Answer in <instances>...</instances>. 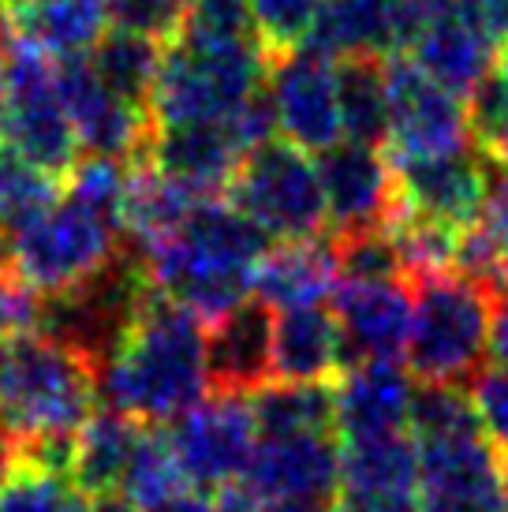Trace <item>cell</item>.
Instances as JSON below:
<instances>
[{
	"instance_id": "cell-1",
	"label": "cell",
	"mask_w": 508,
	"mask_h": 512,
	"mask_svg": "<svg viewBox=\"0 0 508 512\" xmlns=\"http://www.w3.org/2000/svg\"><path fill=\"white\" fill-rule=\"evenodd\" d=\"M94 374L105 408L139 423H172L210 389L206 326L195 311L154 292L124 344Z\"/></svg>"
},
{
	"instance_id": "cell-2",
	"label": "cell",
	"mask_w": 508,
	"mask_h": 512,
	"mask_svg": "<svg viewBox=\"0 0 508 512\" xmlns=\"http://www.w3.org/2000/svg\"><path fill=\"white\" fill-rule=\"evenodd\" d=\"M266 240L236 202L210 195L172 236L139 258L161 296L213 322L254 296V273L269 251Z\"/></svg>"
},
{
	"instance_id": "cell-3",
	"label": "cell",
	"mask_w": 508,
	"mask_h": 512,
	"mask_svg": "<svg viewBox=\"0 0 508 512\" xmlns=\"http://www.w3.org/2000/svg\"><path fill=\"white\" fill-rule=\"evenodd\" d=\"M266 75L269 53L254 34H225L187 23L165 45L150 94V124L180 128L228 120L266 90Z\"/></svg>"
},
{
	"instance_id": "cell-4",
	"label": "cell",
	"mask_w": 508,
	"mask_h": 512,
	"mask_svg": "<svg viewBox=\"0 0 508 512\" xmlns=\"http://www.w3.org/2000/svg\"><path fill=\"white\" fill-rule=\"evenodd\" d=\"M494 292L460 270L415 277L408 367L419 382L471 385L490 352Z\"/></svg>"
},
{
	"instance_id": "cell-5",
	"label": "cell",
	"mask_w": 508,
	"mask_h": 512,
	"mask_svg": "<svg viewBox=\"0 0 508 512\" xmlns=\"http://www.w3.org/2000/svg\"><path fill=\"white\" fill-rule=\"evenodd\" d=\"M98 374L42 333L0 348V415L15 441L75 434L98 412Z\"/></svg>"
},
{
	"instance_id": "cell-6",
	"label": "cell",
	"mask_w": 508,
	"mask_h": 512,
	"mask_svg": "<svg viewBox=\"0 0 508 512\" xmlns=\"http://www.w3.org/2000/svg\"><path fill=\"white\" fill-rule=\"evenodd\" d=\"M154 292L139 251L124 247L94 277L45 299L38 333L98 370L124 344Z\"/></svg>"
},
{
	"instance_id": "cell-7",
	"label": "cell",
	"mask_w": 508,
	"mask_h": 512,
	"mask_svg": "<svg viewBox=\"0 0 508 512\" xmlns=\"http://www.w3.org/2000/svg\"><path fill=\"white\" fill-rule=\"evenodd\" d=\"M0 68H4V143L15 154L53 172L57 180L79 161V139L57 83V60L15 38L0 23Z\"/></svg>"
},
{
	"instance_id": "cell-8",
	"label": "cell",
	"mask_w": 508,
	"mask_h": 512,
	"mask_svg": "<svg viewBox=\"0 0 508 512\" xmlns=\"http://www.w3.org/2000/svg\"><path fill=\"white\" fill-rule=\"evenodd\" d=\"M232 202L269 240H311L329 225L318 161L288 139L258 146L232 180Z\"/></svg>"
},
{
	"instance_id": "cell-9",
	"label": "cell",
	"mask_w": 508,
	"mask_h": 512,
	"mask_svg": "<svg viewBox=\"0 0 508 512\" xmlns=\"http://www.w3.org/2000/svg\"><path fill=\"white\" fill-rule=\"evenodd\" d=\"M120 251V228L79 202L57 199L12 236V270L34 292L57 296L94 277Z\"/></svg>"
},
{
	"instance_id": "cell-10",
	"label": "cell",
	"mask_w": 508,
	"mask_h": 512,
	"mask_svg": "<svg viewBox=\"0 0 508 512\" xmlns=\"http://www.w3.org/2000/svg\"><path fill=\"white\" fill-rule=\"evenodd\" d=\"M389 86V150L393 161L441 157L471 146V113L460 94L441 86L408 57L393 53L385 60Z\"/></svg>"
},
{
	"instance_id": "cell-11",
	"label": "cell",
	"mask_w": 508,
	"mask_h": 512,
	"mask_svg": "<svg viewBox=\"0 0 508 512\" xmlns=\"http://www.w3.org/2000/svg\"><path fill=\"white\" fill-rule=\"evenodd\" d=\"M169 441L187 483L198 490H225L243 479L258 445L251 400L240 393H206L191 412L172 419Z\"/></svg>"
},
{
	"instance_id": "cell-12",
	"label": "cell",
	"mask_w": 508,
	"mask_h": 512,
	"mask_svg": "<svg viewBox=\"0 0 508 512\" xmlns=\"http://www.w3.org/2000/svg\"><path fill=\"white\" fill-rule=\"evenodd\" d=\"M266 94L277 116V131L292 146L307 154H325L344 143L337 60H329L311 45L269 57Z\"/></svg>"
},
{
	"instance_id": "cell-13",
	"label": "cell",
	"mask_w": 508,
	"mask_h": 512,
	"mask_svg": "<svg viewBox=\"0 0 508 512\" xmlns=\"http://www.w3.org/2000/svg\"><path fill=\"white\" fill-rule=\"evenodd\" d=\"M423 512H505V456L482 430L419 441Z\"/></svg>"
},
{
	"instance_id": "cell-14",
	"label": "cell",
	"mask_w": 508,
	"mask_h": 512,
	"mask_svg": "<svg viewBox=\"0 0 508 512\" xmlns=\"http://www.w3.org/2000/svg\"><path fill=\"white\" fill-rule=\"evenodd\" d=\"M57 83L75 124L79 150L98 157H120V161H142L154 139L150 113L113 94L101 83V75L86 57L57 60Z\"/></svg>"
},
{
	"instance_id": "cell-15",
	"label": "cell",
	"mask_w": 508,
	"mask_h": 512,
	"mask_svg": "<svg viewBox=\"0 0 508 512\" xmlns=\"http://www.w3.org/2000/svg\"><path fill=\"white\" fill-rule=\"evenodd\" d=\"M258 501H337L340 445L333 434H262L243 471Z\"/></svg>"
},
{
	"instance_id": "cell-16",
	"label": "cell",
	"mask_w": 508,
	"mask_h": 512,
	"mask_svg": "<svg viewBox=\"0 0 508 512\" xmlns=\"http://www.w3.org/2000/svg\"><path fill=\"white\" fill-rule=\"evenodd\" d=\"M396 210L423 214L445 225H475L490 187V154L486 150H456L441 157H411L393 161Z\"/></svg>"
},
{
	"instance_id": "cell-17",
	"label": "cell",
	"mask_w": 508,
	"mask_h": 512,
	"mask_svg": "<svg viewBox=\"0 0 508 512\" xmlns=\"http://www.w3.org/2000/svg\"><path fill=\"white\" fill-rule=\"evenodd\" d=\"M318 176L325 191V214L333 236L389 225L396 214V172L378 146L344 139L318 154Z\"/></svg>"
},
{
	"instance_id": "cell-18",
	"label": "cell",
	"mask_w": 508,
	"mask_h": 512,
	"mask_svg": "<svg viewBox=\"0 0 508 512\" xmlns=\"http://www.w3.org/2000/svg\"><path fill=\"white\" fill-rule=\"evenodd\" d=\"M408 57L430 79L449 86L452 94L471 98L497 68V42L486 30L471 0H456L452 8L430 15L415 34Z\"/></svg>"
},
{
	"instance_id": "cell-19",
	"label": "cell",
	"mask_w": 508,
	"mask_h": 512,
	"mask_svg": "<svg viewBox=\"0 0 508 512\" xmlns=\"http://www.w3.org/2000/svg\"><path fill=\"white\" fill-rule=\"evenodd\" d=\"M273 322L277 314L258 296L236 303L206 329V367L213 393L254 397L273 378Z\"/></svg>"
},
{
	"instance_id": "cell-20",
	"label": "cell",
	"mask_w": 508,
	"mask_h": 512,
	"mask_svg": "<svg viewBox=\"0 0 508 512\" xmlns=\"http://www.w3.org/2000/svg\"><path fill=\"white\" fill-rule=\"evenodd\" d=\"M344 356L348 363L396 359L408 352L411 333V288L404 281H355L333 292Z\"/></svg>"
},
{
	"instance_id": "cell-21",
	"label": "cell",
	"mask_w": 508,
	"mask_h": 512,
	"mask_svg": "<svg viewBox=\"0 0 508 512\" xmlns=\"http://www.w3.org/2000/svg\"><path fill=\"white\" fill-rule=\"evenodd\" d=\"M415 374L396 359H367L340 370L333 397H337V430L344 438L396 434L408 430L415 404Z\"/></svg>"
},
{
	"instance_id": "cell-22",
	"label": "cell",
	"mask_w": 508,
	"mask_h": 512,
	"mask_svg": "<svg viewBox=\"0 0 508 512\" xmlns=\"http://www.w3.org/2000/svg\"><path fill=\"white\" fill-rule=\"evenodd\" d=\"M247 154L251 150L228 116V120H213V124L154 128V139H150V150L142 161H150L154 169L169 172L206 195H217L221 187H232Z\"/></svg>"
},
{
	"instance_id": "cell-23",
	"label": "cell",
	"mask_w": 508,
	"mask_h": 512,
	"mask_svg": "<svg viewBox=\"0 0 508 512\" xmlns=\"http://www.w3.org/2000/svg\"><path fill=\"white\" fill-rule=\"evenodd\" d=\"M0 23L49 60L86 57L113 23L109 0H8Z\"/></svg>"
},
{
	"instance_id": "cell-24",
	"label": "cell",
	"mask_w": 508,
	"mask_h": 512,
	"mask_svg": "<svg viewBox=\"0 0 508 512\" xmlns=\"http://www.w3.org/2000/svg\"><path fill=\"white\" fill-rule=\"evenodd\" d=\"M337 243L333 236H311V240H281L273 251L262 255L254 273V296L269 303L273 311L325 303L337 292Z\"/></svg>"
},
{
	"instance_id": "cell-25",
	"label": "cell",
	"mask_w": 508,
	"mask_h": 512,
	"mask_svg": "<svg viewBox=\"0 0 508 512\" xmlns=\"http://www.w3.org/2000/svg\"><path fill=\"white\" fill-rule=\"evenodd\" d=\"M348 367L337 314L325 303L277 311L273 322V374L281 382H329Z\"/></svg>"
},
{
	"instance_id": "cell-26",
	"label": "cell",
	"mask_w": 508,
	"mask_h": 512,
	"mask_svg": "<svg viewBox=\"0 0 508 512\" xmlns=\"http://www.w3.org/2000/svg\"><path fill=\"white\" fill-rule=\"evenodd\" d=\"M202 199H210V195L176 180L169 172L154 169L150 161H135V176H131L124 206V236L131 251L146 255L154 243L172 236L202 206Z\"/></svg>"
},
{
	"instance_id": "cell-27",
	"label": "cell",
	"mask_w": 508,
	"mask_h": 512,
	"mask_svg": "<svg viewBox=\"0 0 508 512\" xmlns=\"http://www.w3.org/2000/svg\"><path fill=\"white\" fill-rule=\"evenodd\" d=\"M340 494H419V441L411 430L344 438Z\"/></svg>"
},
{
	"instance_id": "cell-28",
	"label": "cell",
	"mask_w": 508,
	"mask_h": 512,
	"mask_svg": "<svg viewBox=\"0 0 508 512\" xmlns=\"http://www.w3.org/2000/svg\"><path fill=\"white\" fill-rule=\"evenodd\" d=\"M142 423L113 408H98L75 430V464H71V486L79 498H105L116 494L124 479L131 449L139 441Z\"/></svg>"
},
{
	"instance_id": "cell-29",
	"label": "cell",
	"mask_w": 508,
	"mask_h": 512,
	"mask_svg": "<svg viewBox=\"0 0 508 512\" xmlns=\"http://www.w3.org/2000/svg\"><path fill=\"white\" fill-rule=\"evenodd\" d=\"M258 438L262 434H333L337 397L325 382L262 385L251 397Z\"/></svg>"
},
{
	"instance_id": "cell-30",
	"label": "cell",
	"mask_w": 508,
	"mask_h": 512,
	"mask_svg": "<svg viewBox=\"0 0 508 512\" xmlns=\"http://www.w3.org/2000/svg\"><path fill=\"white\" fill-rule=\"evenodd\" d=\"M340 120L344 139L381 146L389 139V86H385V57L337 60Z\"/></svg>"
},
{
	"instance_id": "cell-31",
	"label": "cell",
	"mask_w": 508,
	"mask_h": 512,
	"mask_svg": "<svg viewBox=\"0 0 508 512\" xmlns=\"http://www.w3.org/2000/svg\"><path fill=\"white\" fill-rule=\"evenodd\" d=\"M161 57H165L161 42L120 27L105 30V38L90 49V64L101 75V83L124 101L146 109V113H150V94H154L157 72H161Z\"/></svg>"
},
{
	"instance_id": "cell-32",
	"label": "cell",
	"mask_w": 508,
	"mask_h": 512,
	"mask_svg": "<svg viewBox=\"0 0 508 512\" xmlns=\"http://www.w3.org/2000/svg\"><path fill=\"white\" fill-rule=\"evenodd\" d=\"M184 486L187 479L176 453H172L169 430H157V423L142 427L139 441L131 449V460H127L124 479H120V494L146 512L161 501H169L172 494H180Z\"/></svg>"
},
{
	"instance_id": "cell-33",
	"label": "cell",
	"mask_w": 508,
	"mask_h": 512,
	"mask_svg": "<svg viewBox=\"0 0 508 512\" xmlns=\"http://www.w3.org/2000/svg\"><path fill=\"white\" fill-rule=\"evenodd\" d=\"M60 195V180L53 172L38 169L34 161L0 146V232L15 236L38 214H45Z\"/></svg>"
},
{
	"instance_id": "cell-34",
	"label": "cell",
	"mask_w": 508,
	"mask_h": 512,
	"mask_svg": "<svg viewBox=\"0 0 508 512\" xmlns=\"http://www.w3.org/2000/svg\"><path fill=\"white\" fill-rule=\"evenodd\" d=\"M131 176H135V161L86 154L64 176V199L79 202L83 210L105 217L109 225L124 232V206L127 191H131Z\"/></svg>"
},
{
	"instance_id": "cell-35",
	"label": "cell",
	"mask_w": 508,
	"mask_h": 512,
	"mask_svg": "<svg viewBox=\"0 0 508 512\" xmlns=\"http://www.w3.org/2000/svg\"><path fill=\"white\" fill-rule=\"evenodd\" d=\"M411 438H452V434H475L482 430L475 400L467 393V385H438L419 382L415 389V404H411Z\"/></svg>"
},
{
	"instance_id": "cell-36",
	"label": "cell",
	"mask_w": 508,
	"mask_h": 512,
	"mask_svg": "<svg viewBox=\"0 0 508 512\" xmlns=\"http://www.w3.org/2000/svg\"><path fill=\"white\" fill-rule=\"evenodd\" d=\"M333 243H337L340 285H355V281H404L408 277L400 247H396L393 225L333 236Z\"/></svg>"
},
{
	"instance_id": "cell-37",
	"label": "cell",
	"mask_w": 508,
	"mask_h": 512,
	"mask_svg": "<svg viewBox=\"0 0 508 512\" xmlns=\"http://www.w3.org/2000/svg\"><path fill=\"white\" fill-rule=\"evenodd\" d=\"M251 4V30L269 57L292 53L307 45L325 0H247Z\"/></svg>"
},
{
	"instance_id": "cell-38",
	"label": "cell",
	"mask_w": 508,
	"mask_h": 512,
	"mask_svg": "<svg viewBox=\"0 0 508 512\" xmlns=\"http://www.w3.org/2000/svg\"><path fill=\"white\" fill-rule=\"evenodd\" d=\"M195 0H109L113 27L169 45L191 19Z\"/></svg>"
},
{
	"instance_id": "cell-39",
	"label": "cell",
	"mask_w": 508,
	"mask_h": 512,
	"mask_svg": "<svg viewBox=\"0 0 508 512\" xmlns=\"http://www.w3.org/2000/svg\"><path fill=\"white\" fill-rule=\"evenodd\" d=\"M68 479L19 464L12 483L0 490V512H64L71 505Z\"/></svg>"
},
{
	"instance_id": "cell-40",
	"label": "cell",
	"mask_w": 508,
	"mask_h": 512,
	"mask_svg": "<svg viewBox=\"0 0 508 512\" xmlns=\"http://www.w3.org/2000/svg\"><path fill=\"white\" fill-rule=\"evenodd\" d=\"M467 393L475 400V412H479L482 434L494 441V449L508 460V367H482Z\"/></svg>"
},
{
	"instance_id": "cell-41",
	"label": "cell",
	"mask_w": 508,
	"mask_h": 512,
	"mask_svg": "<svg viewBox=\"0 0 508 512\" xmlns=\"http://www.w3.org/2000/svg\"><path fill=\"white\" fill-rule=\"evenodd\" d=\"M42 303V292H34L15 270L0 273V348L27 333H38Z\"/></svg>"
},
{
	"instance_id": "cell-42",
	"label": "cell",
	"mask_w": 508,
	"mask_h": 512,
	"mask_svg": "<svg viewBox=\"0 0 508 512\" xmlns=\"http://www.w3.org/2000/svg\"><path fill=\"white\" fill-rule=\"evenodd\" d=\"M187 23L206 30H225V34H254L247 0H195Z\"/></svg>"
},
{
	"instance_id": "cell-43",
	"label": "cell",
	"mask_w": 508,
	"mask_h": 512,
	"mask_svg": "<svg viewBox=\"0 0 508 512\" xmlns=\"http://www.w3.org/2000/svg\"><path fill=\"white\" fill-rule=\"evenodd\" d=\"M333 512H423V505H419V494H389V498H378V494H340L333 501Z\"/></svg>"
},
{
	"instance_id": "cell-44",
	"label": "cell",
	"mask_w": 508,
	"mask_h": 512,
	"mask_svg": "<svg viewBox=\"0 0 508 512\" xmlns=\"http://www.w3.org/2000/svg\"><path fill=\"white\" fill-rule=\"evenodd\" d=\"M494 322H490V356L494 363L508 367V285L494 292Z\"/></svg>"
},
{
	"instance_id": "cell-45",
	"label": "cell",
	"mask_w": 508,
	"mask_h": 512,
	"mask_svg": "<svg viewBox=\"0 0 508 512\" xmlns=\"http://www.w3.org/2000/svg\"><path fill=\"white\" fill-rule=\"evenodd\" d=\"M146 512H217V501L206 498V490H198V486H184L180 494H172L169 501H161Z\"/></svg>"
},
{
	"instance_id": "cell-46",
	"label": "cell",
	"mask_w": 508,
	"mask_h": 512,
	"mask_svg": "<svg viewBox=\"0 0 508 512\" xmlns=\"http://www.w3.org/2000/svg\"><path fill=\"white\" fill-rule=\"evenodd\" d=\"M497 45H508V0H471Z\"/></svg>"
},
{
	"instance_id": "cell-47",
	"label": "cell",
	"mask_w": 508,
	"mask_h": 512,
	"mask_svg": "<svg viewBox=\"0 0 508 512\" xmlns=\"http://www.w3.org/2000/svg\"><path fill=\"white\" fill-rule=\"evenodd\" d=\"M217 512H266V501H258L247 490V486H225L221 490V501H217Z\"/></svg>"
},
{
	"instance_id": "cell-48",
	"label": "cell",
	"mask_w": 508,
	"mask_h": 512,
	"mask_svg": "<svg viewBox=\"0 0 508 512\" xmlns=\"http://www.w3.org/2000/svg\"><path fill=\"white\" fill-rule=\"evenodd\" d=\"M19 464H23V456H19V441L8 434H0V490L12 483V475L19 471Z\"/></svg>"
},
{
	"instance_id": "cell-49",
	"label": "cell",
	"mask_w": 508,
	"mask_h": 512,
	"mask_svg": "<svg viewBox=\"0 0 508 512\" xmlns=\"http://www.w3.org/2000/svg\"><path fill=\"white\" fill-rule=\"evenodd\" d=\"M266 512H333V501H273Z\"/></svg>"
},
{
	"instance_id": "cell-50",
	"label": "cell",
	"mask_w": 508,
	"mask_h": 512,
	"mask_svg": "<svg viewBox=\"0 0 508 512\" xmlns=\"http://www.w3.org/2000/svg\"><path fill=\"white\" fill-rule=\"evenodd\" d=\"M94 512H142V509L131 505L124 494H105V498H94Z\"/></svg>"
},
{
	"instance_id": "cell-51",
	"label": "cell",
	"mask_w": 508,
	"mask_h": 512,
	"mask_svg": "<svg viewBox=\"0 0 508 512\" xmlns=\"http://www.w3.org/2000/svg\"><path fill=\"white\" fill-rule=\"evenodd\" d=\"M64 512H94V505H86V498H79V494H75V498H71V505Z\"/></svg>"
},
{
	"instance_id": "cell-52",
	"label": "cell",
	"mask_w": 508,
	"mask_h": 512,
	"mask_svg": "<svg viewBox=\"0 0 508 512\" xmlns=\"http://www.w3.org/2000/svg\"><path fill=\"white\" fill-rule=\"evenodd\" d=\"M0 143H4V68H0Z\"/></svg>"
},
{
	"instance_id": "cell-53",
	"label": "cell",
	"mask_w": 508,
	"mask_h": 512,
	"mask_svg": "<svg viewBox=\"0 0 508 512\" xmlns=\"http://www.w3.org/2000/svg\"><path fill=\"white\" fill-rule=\"evenodd\" d=\"M505 512H508V460H505Z\"/></svg>"
},
{
	"instance_id": "cell-54",
	"label": "cell",
	"mask_w": 508,
	"mask_h": 512,
	"mask_svg": "<svg viewBox=\"0 0 508 512\" xmlns=\"http://www.w3.org/2000/svg\"><path fill=\"white\" fill-rule=\"evenodd\" d=\"M4 8H8V0H0V12H4Z\"/></svg>"
},
{
	"instance_id": "cell-55",
	"label": "cell",
	"mask_w": 508,
	"mask_h": 512,
	"mask_svg": "<svg viewBox=\"0 0 508 512\" xmlns=\"http://www.w3.org/2000/svg\"><path fill=\"white\" fill-rule=\"evenodd\" d=\"M0 427H4V415H0Z\"/></svg>"
}]
</instances>
